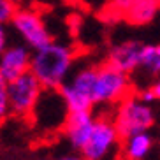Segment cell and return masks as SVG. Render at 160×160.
I'll return each instance as SVG.
<instances>
[{
    "instance_id": "obj_1",
    "label": "cell",
    "mask_w": 160,
    "mask_h": 160,
    "mask_svg": "<svg viewBox=\"0 0 160 160\" xmlns=\"http://www.w3.org/2000/svg\"><path fill=\"white\" fill-rule=\"evenodd\" d=\"M74 62V48L53 41L48 46L32 51L30 72L41 81L44 90H58L71 76Z\"/></svg>"
},
{
    "instance_id": "obj_2",
    "label": "cell",
    "mask_w": 160,
    "mask_h": 160,
    "mask_svg": "<svg viewBox=\"0 0 160 160\" xmlns=\"http://www.w3.org/2000/svg\"><path fill=\"white\" fill-rule=\"evenodd\" d=\"M113 122L118 128L120 137L125 139L132 134L150 130L155 123V111L151 104L141 100L137 93H130L116 104Z\"/></svg>"
},
{
    "instance_id": "obj_3",
    "label": "cell",
    "mask_w": 160,
    "mask_h": 160,
    "mask_svg": "<svg viewBox=\"0 0 160 160\" xmlns=\"http://www.w3.org/2000/svg\"><path fill=\"white\" fill-rule=\"evenodd\" d=\"M97 67L85 65L78 69L58 88L67 111H92L93 109V86Z\"/></svg>"
},
{
    "instance_id": "obj_4",
    "label": "cell",
    "mask_w": 160,
    "mask_h": 160,
    "mask_svg": "<svg viewBox=\"0 0 160 160\" xmlns=\"http://www.w3.org/2000/svg\"><path fill=\"white\" fill-rule=\"evenodd\" d=\"M132 93V83L127 72L109 65L108 62L97 65V78L93 86L95 106H116Z\"/></svg>"
},
{
    "instance_id": "obj_5",
    "label": "cell",
    "mask_w": 160,
    "mask_h": 160,
    "mask_svg": "<svg viewBox=\"0 0 160 160\" xmlns=\"http://www.w3.org/2000/svg\"><path fill=\"white\" fill-rule=\"evenodd\" d=\"M42 92L44 86L30 71L21 74L16 79L9 81L7 83V95H9L11 114L18 118L32 116L41 97H42Z\"/></svg>"
},
{
    "instance_id": "obj_6",
    "label": "cell",
    "mask_w": 160,
    "mask_h": 160,
    "mask_svg": "<svg viewBox=\"0 0 160 160\" xmlns=\"http://www.w3.org/2000/svg\"><path fill=\"white\" fill-rule=\"evenodd\" d=\"M11 25L32 51L53 42V35L44 23L41 12L32 7H18L11 19Z\"/></svg>"
},
{
    "instance_id": "obj_7",
    "label": "cell",
    "mask_w": 160,
    "mask_h": 160,
    "mask_svg": "<svg viewBox=\"0 0 160 160\" xmlns=\"http://www.w3.org/2000/svg\"><path fill=\"white\" fill-rule=\"evenodd\" d=\"M120 142H122V137L118 134L113 118L100 116L95 118L92 136L79 153L85 157V160H106L111 155V151L116 150Z\"/></svg>"
},
{
    "instance_id": "obj_8",
    "label": "cell",
    "mask_w": 160,
    "mask_h": 160,
    "mask_svg": "<svg viewBox=\"0 0 160 160\" xmlns=\"http://www.w3.org/2000/svg\"><path fill=\"white\" fill-rule=\"evenodd\" d=\"M95 125V116L92 111H67L62 130L65 134L69 144L76 151H81L88 142Z\"/></svg>"
},
{
    "instance_id": "obj_9",
    "label": "cell",
    "mask_w": 160,
    "mask_h": 160,
    "mask_svg": "<svg viewBox=\"0 0 160 160\" xmlns=\"http://www.w3.org/2000/svg\"><path fill=\"white\" fill-rule=\"evenodd\" d=\"M142 48L144 42L141 41H123V42H118L114 46L109 48L106 62L109 65L120 69L122 72H132L139 71V65H141V55H142Z\"/></svg>"
},
{
    "instance_id": "obj_10",
    "label": "cell",
    "mask_w": 160,
    "mask_h": 160,
    "mask_svg": "<svg viewBox=\"0 0 160 160\" xmlns=\"http://www.w3.org/2000/svg\"><path fill=\"white\" fill-rule=\"evenodd\" d=\"M30 60H32V49L25 42L7 46L0 55V74L7 81L16 79L30 71Z\"/></svg>"
},
{
    "instance_id": "obj_11",
    "label": "cell",
    "mask_w": 160,
    "mask_h": 160,
    "mask_svg": "<svg viewBox=\"0 0 160 160\" xmlns=\"http://www.w3.org/2000/svg\"><path fill=\"white\" fill-rule=\"evenodd\" d=\"M122 151L125 160H146L155 146V139L150 134V130L132 134L122 139Z\"/></svg>"
},
{
    "instance_id": "obj_12",
    "label": "cell",
    "mask_w": 160,
    "mask_h": 160,
    "mask_svg": "<svg viewBox=\"0 0 160 160\" xmlns=\"http://www.w3.org/2000/svg\"><path fill=\"white\" fill-rule=\"evenodd\" d=\"M160 11V0H136L125 12L123 19L132 25H146L153 21Z\"/></svg>"
},
{
    "instance_id": "obj_13",
    "label": "cell",
    "mask_w": 160,
    "mask_h": 160,
    "mask_svg": "<svg viewBox=\"0 0 160 160\" xmlns=\"http://www.w3.org/2000/svg\"><path fill=\"white\" fill-rule=\"evenodd\" d=\"M139 69L153 79L160 76V44H144Z\"/></svg>"
},
{
    "instance_id": "obj_14",
    "label": "cell",
    "mask_w": 160,
    "mask_h": 160,
    "mask_svg": "<svg viewBox=\"0 0 160 160\" xmlns=\"http://www.w3.org/2000/svg\"><path fill=\"white\" fill-rule=\"evenodd\" d=\"M7 83H9V81L0 74V125L5 122V118L7 116H11L9 95H7Z\"/></svg>"
},
{
    "instance_id": "obj_15",
    "label": "cell",
    "mask_w": 160,
    "mask_h": 160,
    "mask_svg": "<svg viewBox=\"0 0 160 160\" xmlns=\"http://www.w3.org/2000/svg\"><path fill=\"white\" fill-rule=\"evenodd\" d=\"M136 0H109L108 4V14L113 16L114 19H122L125 16V12L128 11L132 4Z\"/></svg>"
},
{
    "instance_id": "obj_16",
    "label": "cell",
    "mask_w": 160,
    "mask_h": 160,
    "mask_svg": "<svg viewBox=\"0 0 160 160\" xmlns=\"http://www.w3.org/2000/svg\"><path fill=\"white\" fill-rule=\"evenodd\" d=\"M16 11H18V4L11 2V0H0V23H11Z\"/></svg>"
},
{
    "instance_id": "obj_17",
    "label": "cell",
    "mask_w": 160,
    "mask_h": 160,
    "mask_svg": "<svg viewBox=\"0 0 160 160\" xmlns=\"http://www.w3.org/2000/svg\"><path fill=\"white\" fill-rule=\"evenodd\" d=\"M9 46V35H7V28L4 23H0V55L5 48Z\"/></svg>"
},
{
    "instance_id": "obj_18",
    "label": "cell",
    "mask_w": 160,
    "mask_h": 160,
    "mask_svg": "<svg viewBox=\"0 0 160 160\" xmlns=\"http://www.w3.org/2000/svg\"><path fill=\"white\" fill-rule=\"evenodd\" d=\"M139 97H141V100H144L146 104H151L153 100H157V97H155V93H153V90H151V86L150 88H144V90H141L139 92Z\"/></svg>"
},
{
    "instance_id": "obj_19",
    "label": "cell",
    "mask_w": 160,
    "mask_h": 160,
    "mask_svg": "<svg viewBox=\"0 0 160 160\" xmlns=\"http://www.w3.org/2000/svg\"><path fill=\"white\" fill-rule=\"evenodd\" d=\"M151 90H153L157 100H160V76H157L155 79H153V83H151Z\"/></svg>"
},
{
    "instance_id": "obj_20",
    "label": "cell",
    "mask_w": 160,
    "mask_h": 160,
    "mask_svg": "<svg viewBox=\"0 0 160 160\" xmlns=\"http://www.w3.org/2000/svg\"><path fill=\"white\" fill-rule=\"evenodd\" d=\"M55 160H85V157L81 155V153L79 155H76V153H67V155H62Z\"/></svg>"
},
{
    "instance_id": "obj_21",
    "label": "cell",
    "mask_w": 160,
    "mask_h": 160,
    "mask_svg": "<svg viewBox=\"0 0 160 160\" xmlns=\"http://www.w3.org/2000/svg\"><path fill=\"white\" fill-rule=\"evenodd\" d=\"M11 2H14V4H21L23 0H11Z\"/></svg>"
}]
</instances>
